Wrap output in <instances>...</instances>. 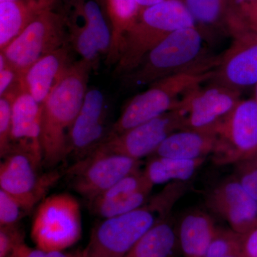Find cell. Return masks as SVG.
Instances as JSON below:
<instances>
[{
    "mask_svg": "<svg viewBox=\"0 0 257 257\" xmlns=\"http://www.w3.org/2000/svg\"><path fill=\"white\" fill-rule=\"evenodd\" d=\"M67 44V16L53 8L42 12L1 52L23 74L39 59Z\"/></svg>",
    "mask_w": 257,
    "mask_h": 257,
    "instance_id": "7",
    "label": "cell"
},
{
    "mask_svg": "<svg viewBox=\"0 0 257 257\" xmlns=\"http://www.w3.org/2000/svg\"><path fill=\"white\" fill-rule=\"evenodd\" d=\"M30 1L38 2V3H47V4H55V0H30Z\"/></svg>",
    "mask_w": 257,
    "mask_h": 257,
    "instance_id": "38",
    "label": "cell"
},
{
    "mask_svg": "<svg viewBox=\"0 0 257 257\" xmlns=\"http://www.w3.org/2000/svg\"><path fill=\"white\" fill-rule=\"evenodd\" d=\"M10 1H15V0H0V3H3V2H10Z\"/></svg>",
    "mask_w": 257,
    "mask_h": 257,
    "instance_id": "42",
    "label": "cell"
},
{
    "mask_svg": "<svg viewBox=\"0 0 257 257\" xmlns=\"http://www.w3.org/2000/svg\"><path fill=\"white\" fill-rule=\"evenodd\" d=\"M196 27L208 42L215 35L231 36L243 20L233 9L230 0H182Z\"/></svg>",
    "mask_w": 257,
    "mask_h": 257,
    "instance_id": "18",
    "label": "cell"
},
{
    "mask_svg": "<svg viewBox=\"0 0 257 257\" xmlns=\"http://www.w3.org/2000/svg\"><path fill=\"white\" fill-rule=\"evenodd\" d=\"M27 213L18 200L0 189V226L18 224Z\"/></svg>",
    "mask_w": 257,
    "mask_h": 257,
    "instance_id": "30",
    "label": "cell"
},
{
    "mask_svg": "<svg viewBox=\"0 0 257 257\" xmlns=\"http://www.w3.org/2000/svg\"><path fill=\"white\" fill-rule=\"evenodd\" d=\"M213 154L219 165L237 164L257 153V104L253 98L241 99L217 132Z\"/></svg>",
    "mask_w": 257,
    "mask_h": 257,
    "instance_id": "10",
    "label": "cell"
},
{
    "mask_svg": "<svg viewBox=\"0 0 257 257\" xmlns=\"http://www.w3.org/2000/svg\"><path fill=\"white\" fill-rule=\"evenodd\" d=\"M233 9L250 28L257 31V0H230Z\"/></svg>",
    "mask_w": 257,
    "mask_h": 257,
    "instance_id": "34",
    "label": "cell"
},
{
    "mask_svg": "<svg viewBox=\"0 0 257 257\" xmlns=\"http://www.w3.org/2000/svg\"><path fill=\"white\" fill-rule=\"evenodd\" d=\"M240 96V91L216 82L196 88L184 96L179 106L184 112V128L217 135L221 125L241 100Z\"/></svg>",
    "mask_w": 257,
    "mask_h": 257,
    "instance_id": "11",
    "label": "cell"
},
{
    "mask_svg": "<svg viewBox=\"0 0 257 257\" xmlns=\"http://www.w3.org/2000/svg\"><path fill=\"white\" fill-rule=\"evenodd\" d=\"M54 5L30 0L0 3V49L4 50L45 10Z\"/></svg>",
    "mask_w": 257,
    "mask_h": 257,
    "instance_id": "20",
    "label": "cell"
},
{
    "mask_svg": "<svg viewBox=\"0 0 257 257\" xmlns=\"http://www.w3.org/2000/svg\"><path fill=\"white\" fill-rule=\"evenodd\" d=\"M237 165L236 178L257 202V159L253 157L241 161Z\"/></svg>",
    "mask_w": 257,
    "mask_h": 257,
    "instance_id": "32",
    "label": "cell"
},
{
    "mask_svg": "<svg viewBox=\"0 0 257 257\" xmlns=\"http://www.w3.org/2000/svg\"><path fill=\"white\" fill-rule=\"evenodd\" d=\"M23 231L18 224L0 226V257H9L19 245L24 243Z\"/></svg>",
    "mask_w": 257,
    "mask_h": 257,
    "instance_id": "33",
    "label": "cell"
},
{
    "mask_svg": "<svg viewBox=\"0 0 257 257\" xmlns=\"http://www.w3.org/2000/svg\"><path fill=\"white\" fill-rule=\"evenodd\" d=\"M105 119V96L96 88H88L80 111L69 130V156L73 155L78 160L105 141L109 132Z\"/></svg>",
    "mask_w": 257,
    "mask_h": 257,
    "instance_id": "14",
    "label": "cell"
},
{
    "mask_svg": "<svg viewBox=\"0 0 257 257\" xmlns=\"http://www.w3.org/2000/svg\"><path fill=\"white\" fill-rule=\"evenodd\" d=\"M243 235L232 229H216L204 257H224L241 251Z\"/></svg>",
    "mask_w": 257,
    "mask_h": 257,
    "instance_id": "28",
    "label": "cell"
},
{
    "mask_svg": "<svg viewBox=\"0 0 257 257\" xmlns=\"http://www.w3.org/2000/svg\"><path fill=\"white\" fill-rule=\"evenodd\" d=\"M111 22V42L106 64H116L126 33L135 25L143 9L136 0H105Z\"/></svg>",
    "mask_w": 257,
    "mask_h": 257,
    "instance_id": "22",
    "label": "cell"
},
{
    "mask_svg": "<svg viewBox=\"0 0 257 257\" xmlns=\"http://www.w3.org/2000/svg\"><path fill=\"white\" fill-rule=\"evenodd\" d=\"M184 127V112L179 106L151 120L106 139L100 146L135 160L152 156L166 139Z\"/></svg>",
    "mask_w": 257,
    "mask_h": 257,
    "instance_id": "12",
    "label": "cell"
},
{
    "mask_svg": "<svg viewBox=\"0 0 257 257\" xmlns=\"http://www.w3.org/2000/svg\"><path fill=\"white\" fill-rule=\"evenodd\" d=\"M96 1H97L98 3H105V0H96Z\"/></svg>",
    "mask_w": 257,
    "mask_h": 257,
    "instance_id": "41",
    "label": "cell"
},
{
    "mask_svg": "<svg viewBox=\"0 0 257 257\" xmlns=\"http://www.w3.org/2000/svg\"><path fill=\"white\" fill-rule=\"evenodd\" d=\"M224 257H244V256H243L242 252H241V251H239V252L231 253V254L227 255V256H226Z\"/></svg>",
    "mask_w": 257,
    "mask_h": 257,
    "instance_id": "39",
    "label": "cell"
},
{
    "mask_svg": "<svg viewBox=\"0 0 257 257\" xmlns=\"http://www.w3.org/2000/svg\"><path fill=\"white\" fill-rule=\"evenodd\" d=\"M0 164V189L30 212L60 178L57 171L42 172L43 162L23 149L12 147Z\"/></svg>",
    "mask_w": 257,
    "mask_h": 257,
    "instance_id": "8",
    "label": "cell"
},
{
    "mask_svg": "<svg viewBox=\"0 0 257 257\" xmlns=\"http://www.w3.org/2000/svg\"><path fill=\"white\" fill-rule=\"evenodd\" d=\"M42 105L25 89L12 100V147L23 149L43 162Z\"/></svg>",
    "mask_w": 257,
    "mask_h": 257,
    "instance_id": "16",
    "label": "cell"
},
{
    "mask_svg": "<svg viewBox=\"0 0 257 257\" xmlns=\"http://www.w3.org/2000/svg\"><path fill=\"white\" fill-rule=\"evenodd\" d=\"M92 66L74 62L42 104L41 146L43 165L55 167L69 156L68 135L82 107Z\"/></svg>",
    "mask_w": 257,
    "mask_h": 257,
    "instance_id": "1",
    "label": "cell"
},
{
    "mask_svg": "<svg viewBox=\"0 0 257 257\" xmlns=\"http://www.w3.org/2000/svg\"><path fill=\"white\" fill-rule=\"evenodd\" d=\"M207 40L197 27L179 29L171 33L121 79L126 89L150 86L160 79L189 72L214 70L219 57L207 50Z\"/></svg>",
    "mask_w": 257,
    "mask_h": 257,
    "instance_id": "2",
    "label": "cell"
},
{
    "mask_svg": "<svg viewBox=\"0 0 257 257\" xmlns=\"http://www.w3.org/2000/svg\"><path fill=\"white\" fill-rule=\"evenodd\" d=\"M73 15L82 19L95 37L102 55L109 53L111 42V30L106 23L99 3L96 0H72Z\"/></svg>",
    "mask_w": 257,
    "mask_h": 257,
    "instance_id": "25",
    "label": "cell"
},
{
    "mask_svg": "<svg viewBox=\"0 0 257 257\" xmlns=\"http://www.w3.org/2000/svg\"><path fill=\"white\" fill-rule=\"evenodd\" d=\"M82 214L78 201L66 193L45 198L32 221L31 237L39 249L64 251L82 235Z\"/></svg>",
    "mask_w": 257,
    "mask_h": 257,
    "instance_id": "6",
    "label": "cell"
},
{
    "mask_svg": "<svg viewBox=\"0 0 257 257\" xmlns=\"http://www.w3.org/2000/svg\"><path fill=\"white\" fill-rule=\"evenodd\" d=\"M217 145L216 134L184 128L170 135L153 155L179 160H198L213 155Z\"/></svg>",
    "mask_w": 257,
    "mask_h": 257,
    "instance_id": "19",
    "label": "cell"
},
{
    "mask_svg": "<svg viewBox=\"0 0 257 257\" xmlns=\"http://www.w3.org/2000/svg\"><path fill=\"white\" fill-rule=\"evenodd\" d=\"M9 257H15L14 253H12Z\"/></svg>",
    "mask_w": 257,
    "mask_h": 257,
    "instance_id": "43",
    "label": "cell"
},
{
    "mask_svg": "<svg viewBox=\"0 0 257 257\" xmlns=\"http://www.w3.org/2000/svg\"><path fill=\"white\" fill-rule=\"evenodd\" d=\"M241 252L244 257H257V226L243 235Z\"/></svg>",
    "mask_w": 257,
    "mask_h": 257,
    "instance_id": "36",
    "label": "cell"
},
{
    "mask_svg": "<svg viewBox=\"0 0 257 257\" xmlns=\"http://www.w3.org/2000/svg\"><path fill=\"white\" fill-rule=\"evenodd\" d=\"M211 80L240 92L254 87L257 83L256 30L246 28L232 37L229 48L219 57Z\"/></svg>",
    "mask_w": 257,
    "mask_h": 257,
    "instance_id": "13",
    "label": "cell"
},
{
    "mask_svg": "<svg viewBox=\"0 0 257 257\" xmlns=\"http://www.w3.org/2000/svg\"><path fill=\"white\" fill-rule=\"evenodd\" d=\"M152 189V187L143 189L128 197L113 202H90L91 210L103 219L126 214L146 204Z\"/></svg>",
    "mask_w": 257,
    "mask_h": 257,
    "instance_id": "27",
    "label": "cell"
},
{
    "mask_svg": "<svg viewBox=\"0 0 257 257\" xmlns=\"http://www.w3.org/2000/svg\"><path fill=\"white\" fill-rule=\"evenodd\" d=\"M255 157H256V158L257 159V153H256V155H255Z\"/></svg>",
    "mask_w": 257,
    "mask_h": 257,
    "instance_id": "44",
    "label": "cell"
},
{
    "mask_svg": "<svg viewBox=\"0 0 257 257\" xmlns=\"http://www.w3.org/2000/svg\"><path fill=\"white\" fill-rule=\"evenodd\" d=\"M191 27L195 23L182 0H165L143 9L124 37L113 74L117 77L128 74L171 33Z\"/></svg>",
    "mask_w": 257,
    "mask_h": 257,
    "instance_id": "4",
    "label": "cell"
},
{
    "mask_svg": "<svg viewBox=\"0 0 257 257\" xmlns=\"http://www.w3.org/2000/svg\"><path fill=\"white\" fill-rule=\"evenodd\" d=\"M141 161L99 146L76 160L67 171L69 184L76 192L92 202L106 189L135 171Z\"/></svg>",
    "mask_w": 257,
    "mask_h": 257,
    "instance_id": "9",
    "label": "cell"
},
{
    "mask_svg": "<svg viewBox=\"0 0 257 257\" xmlns=\"http://www.w3.org/2000/svg\"><path fill=\"white\" fill-rule=\"evenodd\" d=\"M163 1H165V0H136L137 3L140 5V6L143 9L159 4V3H162Z\"/></svg>",
    "mask_w": 257,
    "mask_h": 257,
    "instance_id": "37",
    "label": "cell"
},
{
    "mask_svg": "<svg viewBox=\"0 0 257 257\" xmlns=\"http://www.w3.org/2000/svg\"><path fill=\"white\" fill-rule=\"evenodd\" d=\"M204 160L205 158L179 160L152 155L143 172L147 180L153 186L172 181L182 182L191 178Z\"/></svg>",
    "mask_w": 257,
    "mask_h": 257,
    "instance_id": "23",
    "label": "cell"
},
{
    "mask_svg": "<svg viewBox=\"0 0 257 257\" xmlns=\"http://www.w3.org/2000/svg\"><path fill=\"white\" fill-rule=\"evenodd\" d=\"M253 87H254V94H253V99L256 101L257 104V83Z\"/></svg>",
    "mask_w": 257,
    "mask_h": 257,
    "instance_id": "40",
    "label": "cell"
},
{
    "mask_svg": "<svg viewBox=\"0 0 257 257\" xmlns=\"http://www.w3.org/2000/svg\"><path fill=\"white\" fill-rule=\"evenodd\" d=\"M24 89L23 74L13 67L0 52V97L13 100Z\"/></svg>",
    "mask_w": 257,
    "mask_h": 257,
    "instance_id": "29",
    "label": "cell"
},
{
    "mask_svg": "<svg viewBox=\"0 0 257 257\" xmlns=\"http://www.w3.org/2000/svg\"><path fill=\"white\" fill-rule=\"evenodd\" d=\"M167 218L157 222L124 257H168L175 246V234Z\"/></svg>",
    "mask_w": 257,
    "mask_h": 257,
    "instance_id": "24",
    "label": "cell"
},
{
    "mask_svg": "<svg viewBox=\"0 0 257 257\" xmlns=\"http://www.w3.org/2000/svg\"><path fill=\"white\" fill-rule=\"evenodd\" d=\"M207 204L238 234H247L257 226V202L236 178L218 185L209 194Z\"/></svg>",
    "mask_w": 257,
    "mask_h": 257,
    "instance_id": "15",
    "label": "cell"
},
{
    "mask_svg": "<svg viewBox=\"0 0 257 257\" xmlns=\"http://www.w3.org/2000/svg\"><path fill=\"white\" fill-rule=\"evenodd\" d=\"M179 183L170 184L138 209L104 219L93 230L84 250L86 257H124L152 226L166 218L183 191Z\"/></svg>",
    "mask_w": 257,
    "mask_h": 257,
    "instance_id": "3",
    "label": "cell"
},
{
    "mask_svg": "<svg viewBox=\"0 0 257 257\" xmlns=\"http://www.w3.org/2000/svg\"><path fill=\"white\" fill-rule=\"evenodd\" d=\"M13 253L15 257H86L84 251L74 253L64 252L63 251H46L30 247L25 243L19 245Z\"/></svg>",
    "mask_w": 257,
    "mask_h": 257,
    "instance_id": "35",
    "label": "cell"
},
{
    "mask_svg": "<svg viewBox=\"0 0 257 257\" xmlns=\"http://www.w3.org/2000/svg\"><path fill=\"white\" fill-rule=\"evenodd\" d=\"M214 72H184L150 84L146 91L134 96L125 105L119 118L109 128L106 139L177 109L184 96L212 79Z\"/></svg>",
    "mask_w": 257,
    "mask_h": 257,
    "instance_id": "5",
    "label": "cell"
},
{
    "mask_svg": "<svg viewBox=\"0 0 257 257\" xmlns=\"http://www.w3.org/2000/svg\"><path fill=\"white\" fill-rule=\"evenodd\" d=\"M216 229L210 216L202 211L186 214L179 228V237L184 257H204Z\"/></svg>",
    "mask_w": 257,
    "mask_h": 257,
    "instance_id": "21",
    "label": "cell"
},
{
    "mask_svg": "<svg viewBox=\"0 0 257 257\" xmlns=\"http://www.w3.org/2000/svg\"><path fill=\"white\" fill-rule=\"evenodd\" d=\"M67 16L69 43L82 60L87 61L94 70L98 69L101 54L95 37L85 24L79 25L72 16Z\"/></svg>",
    "mask_w": 257,
    "mask_h": 257,
    "instance_id": "26",
    "label": "cell"
},
{
    "mask_svg": "<svg viewBox=\"0 0 257 257\" xmlns=\"http://www.w3.org/2000/svg\"><path fill=\"white\" fill-rule=\"evenodd\" d=\"M69 44L39 59L23 74L24 88L39 103L43 104L52 89L73 62Z\"/></svg>",
    "mask_w": 257,
    "mask_h": 257,
    "instance_id": "17",
    "label": "cell"
},
{
    "mask_svg": "<svg viewBox=\"0 0 257 257\" xmlns=\"http://www.w3.org/2000/svg\"><path fill=\"white\" fill-rule=\"evenodd\" d=\"M12 147V100L0 97V156L4 158Z\"/></svg>",
    "mask_w": 257,
    "mask_h": 257,
    "instance_id": "31",
    "label": "cell"
}]
</instances>
